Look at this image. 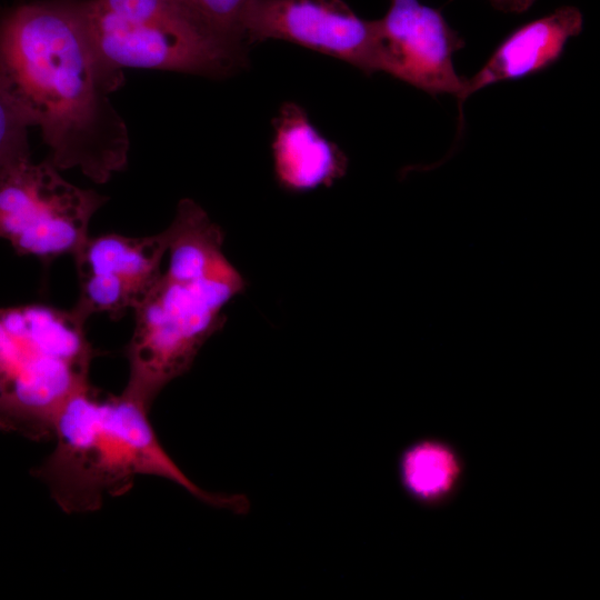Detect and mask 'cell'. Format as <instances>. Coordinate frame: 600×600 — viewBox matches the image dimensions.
I'll list each match as a JSON object with an SVG mask.
<instances>
[{
  "instance_id": "6da1fadb",
  "label": "cell",
  "mask_w": 600,
  "mask_h": 600,
  "mask_svg": "<svg viewBox=\"0 0 600 600\" xmlns=\"http://www.w3.org/2000/svg\"><path fill=\"white\" fill-rule=\"evenodd\" d=\"M0 78L59 170L104 183L127 167L129 130L111 101L123 70L98 51L80 0H33L2 11Z\"/></svg>"
},
{
  "instance_id": "7a4b0ae2",
  "label": "cell",
  "mask_w": 600,
  "mask_h": 600,
  "mask_svg": "<svg viewBox=\"0 0 600 600\" xmlns=\"http://www.w3.org/2000/svg\"><path fill=\"white\" fill-rule=\"evenodd\" d=\"M167 239V267L136 307L123 389L151 407L160 391L187 372L207 340L223 326L224 307L246 281L223 252V232L204 209L182 199Z\"/></svg>"
},
{
  "instance_id": "3957f363",
  "label": "cell",
  "mask_w": 600,
  "mask_h": 600,
  "mask_svg": "<svg viewBox=\"0 0 600 600\" xmlns=\"http://www.w3.org/2000/svg\"><path fill=\"white\" fill-rule=\"evenodd\" d=\"M151 407L130 396L106 394L90 383L57 413L51 453L34 470L68 513L92 512L127 493L138 477L172 481L208 504L246 512L248 499L197 486L162 447L149 419Z\"/></svg>"
},
{
  "instance_id": "277c9868",
  "label": "cell",
  "mask_w": 600,
  "mask_h": 600,
  "mask_svg": "<svg viewBox=\"0 0 600 600\" xmlns=\"http://www.w3.org/2000/svg\"><path fill=\"white\" fill-rule=\"evenodd\" d=\"M86 321L74 307H0V429L51 438L61 407L89 384Z\"/></svg>"
},
{
  "instance_id": "5b68a950",
  "label": "cell",
  "mask_w": 600,
  "mask_h": 600,
  "mask_svg": "<svg viewBox=\"0 0 600 600\" xmlns=\"http://www.w3.org/2000/svg\"><path fill=\"white\" fill-rule=\"evenodd\" d=\"M94 46L112 66L220 78L244 64L189 0H80Z\"/></svg>"
},
{
  "instance_id": "8992f818",
  "label": "cell",
  "mask_w": 600,
  "mask_h": 600,
  "mask_svg": "<svg viewBox=\"0 0 600 600\" xmlns=\"http://www.w3.org/2000/svg\"><path fill=\"white\" fill-rule=\"evenodd\" d=\"M49 160L21 156L0 168V238L23 256H73L108 198L63 179Z\"/></svg>"
},
{
  "instance_id": "52a82bcc",
  "label": "cell",
  "mask_w": 600,
  "mask_h": 600,
  "mask_svg": "<svg viewBox=\"0 0 600 600\" xmlns=\"http://www.w3.org/2000/svg\"><path fill=\"white\" fill-rule=\"evenodd\" d=\"M242 29L248 42L284 40L366 74L381 71L378 20L360 18L343 0H251Z\"/></svg>"
},
{
  "instance_id": "ba28073f",
  "label": "cell",
  "mask_w": 600,
  "mask_h": 600,
  "mask_svg": "<svg viewBox=\"0 0 600 600\" xmlns=\"http://www.w3.org/2000/svg\"><path fill=\"white\" fill-rule=\"evenodd\" d=\"M378 22L381 71L430 94L460 99L466 78L456 72L452 58L464 42L439 10L420 0H390Z\"/></svg>"
},
{
  "instance_id": "9c48e42d",
  "label": "cell",
  "mask_w": 600,
  "mask_h": 600,
  "mask_svg": "<svg viewBox=\"0 0 600 600\" xmlns=\"http://www.w3.org/2000/svg\"><path fill=\"white\" fill-rule=\"evenodd\" d=\"M164 232L147 237L106 233L88 237L73 254L79 280L74 308L119 318L134 310L162 271Z\"/></svg>"
},
{
  "instance_id": "30bf717a",
  "label": "cell",
  "mask_w": 600,
  "mask_h": 600,
  "mask_svg": "<svg viewBox=\"0 0 600 600\" xmlns=\"http://www.w3.org/2000/svg\"><path fill=\"white\" fill-rule=\"evenodd\" d=\"M582 26L580 10L564 6L518 28L473 77L466 78L459 103L487 86L523 78L549 67L559 59L568 40L580 33Z\"/></svg>"
},
{
  "instance_id": "8fae6325",
  "label": "cell",
  "mask_w": 600,
  "mask_h": 600,
  "mask_svg": "<svg viewBox=\"0 0 600 600\" xmlns=\"http://www.w3.org/2000/svg\"><path fill=\"white\" fill-rule=\"evenodd\" d=\"M273 170L279 184L291 192L330 186L344 176L348 159L313 126L297 103H284L273 121Z\"/></svg>"
},
{
  "instance_id": "7c38bea8",
  "label": "cell",
  "mask_w": 600,
  "mask_h": 600,
  "mask_svg": "<svg viewBox=\"0 0 600 600\" xmlns=\"http://www.w3.org/2000/svg\"><path fill=\"white\" fill-rule=\"evenodd\" d=\"M463 471V461L457 449L436 438L412 442L399 459L402 488L411 499L427 507L441 506L453 498Z\"/></svg>"
},
{
  "instance_id": "4fadbf2b",
  "label": "cell",
  "mask_w": 600,
  "mask_h": 600,
  "mask_svg": "<svg viewBox=\"0 0 600 600\" xmlns=\"http://www.w3.org/2000/svg\"><path fill=\"white\" fill-rule=\"evenodd\" d=\"M29 128V122L0 78V168L21 156L30 154Z\"/></svg>"
},
{
  "instance_id": "5bb4252c",
  "label": "cell",
  "mask_w": 600,
  "mask_h": 600,
  "mask_svg": "<svg viewBox=\"0 0 600 600\" xmlns=\"http://www.w3.org/2000/svg\"><path fill=\"white\" fill-rule=\"evenodd\" d=\"M213 30L230 46L243 50L242 19L251 0H191ZM244 51V50H243Z\"/></svg>"
},
{
  "instance_id": "9a60e30c",
  "label": "cell",
  "mask_w": 600,
  "mask_h": 600,
  "mask_svg": "<svg viewBox=\"0 0 600 600\" xmlns=\"http://www.w3.org/2000/svg\"><path fill=\"white\" fill-rule=\"evenodd\" d=\"M491 4L500 11L521 13L529 9L534 0H490Z\"/></svg>"
},
{
  "instance_id": "2e32d148",
  "label": "cell",
  "mask_w": 600,
  "mask_h": 600,
  "mask_svg": "<svg viewBox=\"0 0 600 600\" xmlns=\"http://www.w3.org/2000/svg\"><path fill=\"white\" fill-rule=\"evenodd\" d=\"M189 1H190V2L192 3V1H191V0H189ZM192 4H193V3H192ZM193 6H194V4H193Z\"/></svg>"
}]
</instances>
